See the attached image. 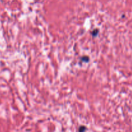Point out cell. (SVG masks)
Here are the masks:
<instances>
[{
	"label": "cell",
	"mask_w": 132,
	"mask_h": 132,
	"mask_svg": "<svg viewBox=\"0 0 132 132\" xmlns=\"http://www.w3.org/2000/svg\"><path fill=\"white\" fill-rule=\"evenodd\" d=\"M85 130H86V128L84 127V126H82L79 128V132H85Z\"/></svg>",
	"instance_id": "cell-1"
}]
</instances>
